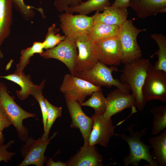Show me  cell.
Returning <instances> with one entry per match:
<instances>
[{"label":"cell","mask_w":166,"mask_h":166,"mask_svg":"<svg viewBox=\"0 0 166 166\" xmlns=\"http://www.w3.org/2000/svg\"><path fill=\"white\" fill-rule=\"evenodd\" d=\"M148 142L152 148V156L160 166H166V129L158 135L150 137Z\"/></svg>","instance_id":"22"},{"label":"cell","mask_w":166,"mask_h":166,"mask_svg":"<svg viewBox=\"0 0 166 166\" xmlns=\"http://www.w3.org/2000/svg\"><path fill=\"white\" fill-rule=\"evenodd\" d=\"M93 125L89 139V144L93 146L99 144L107 147L110 138L115 136V126L110 118L104 117L103 115L94 114L91 117Z\"/></svg>","instance_id":"13"},{"label":"cell","mask_w":166,"mask_h":166,"mask_svg":"<svg viewBox=\"0 0 166 166\" xmlns=\"http://www.w3.org/2000/svg\"><path fill=\"white\" fill-rule=\"evenodd\" d=\"M130 1V0H114L113 3L111 6L127 9L129 7Z\"/></svg>","instance_id":"35"},{"label":"cell","mask_w":166,"mask_h":166,"mask_svg":"<svg viewBox=\"0 0 166 166\" xmlns=\"http://www.w3.org/2000/svg\"><path fill=\"white\" fill-rule=\"evenodd\" d=\"M134 126V124L132 125L127 128L129 136L123 133L115 134V136L125 141L129 148L128 154L123 159L124 166H139L140 162L143 160L148 163L147 166H158L150 153L151 146L146 144L141 140L142 137L146 134L148 128H144L139 132L135 131Z\"/></svg>","instance_id":"2"},{"label":"cell","mask_w":166,"mask_h":166,"mask_svg":"<svg viewBox=\"0 0 166 166\" xmlns=\"http://www.w3.org/2000/svg\"><path fill=\"white\" fill-rule=\"evenodd\" d=\"M106 98L107 108L103 115L105 118H111L127 108H131L133 113L137 112L136 109V101L132 93H127L117 88L108 93Z\"/></svg>","instance_id":"14"},{"label":"cell","mask_w":166,"mask_h":166,"mask_svg":"<svg viewBox=\"0 0 166 166\" xmlns=\"http://www.w3.org/2000/svg\"><path fill=\"white\" fill-rule=\"evenodd\" d=\"M45 100L47 106V114L45 127L42 136L39 138L41 142H45L49 140V131L56 119L62 115V108L54 106L46 98Z\"/></svg>","instance_id":"25"},{"label":"cell","mask_w":166,"mask_h":166,"mask_svg":"<svg viewBox=\"0 0 166 166\" xmlns=\"http://www.w3.org/2000/svg\"><path fill=\"white\" fill-rule=\"evenodd\" d=\"M90 96L87 100L81 104V106L92 108L94 110L95 115H103L106 109L107 101L102 89L94 92Z\"/></svg>","instance_id":"26"},{"label":"cell","mask_w":166,"mask_h":166,"mask_svg":"<svg viewBox=\"0 0 166 166\" xmlns=\"http://www.w3.org/2000/svg\"><path fill=\"white\" fill-rule=\"evenodd\" d=\"M64 97L72 120L70 127L79 128L84 140L83 146L89 145V139L93 123L92 118L89 117L84 112L80 103Z\"/></svg>","instance_id":"12"},{"label":"cell","mask_w":166,"mask_h":166,"mask_svg":"<svg viewBox=\"0 0 166 166\" xmlns=\"http://www.w3.org/2000/svg\"><path fill=\"white\" fill-rule=\"evenodd\" d=\"M151 37L157 43L159 49L151 57L157 55L158 59L154 63L153 67L155 69L166 72V36L161 33H154Z\"/></svg>","instance_id":"24"},{"label":"cell","mask_w":166,"mask_h":166,"mask_svg":"<svg viewBox=\"0 0 166 166\" xmlns=\"http://www.w3.org/2000/svg\"><path fill=\"white\" fill-rule=\"evenodd\" d=\"M45 79H44L39 85H35L33 88L31 95L38 102L40 106L42 117V121L44 130L46 124L47 110L45 100L42 94V90L45 86Z\"/></svg>","instance_id":"29"},{"label":"cell","mask_w":166,"mask_h":166,"mask_svg":"<svg viewBox=\"0 0 166 166\" xmlns=\"http://www.w3.org/2000/svg\"><path fill=\"white\" fill-rule=\"evenodd\" d=\"M53 157L49 158L46 161L45 164L47 166H67L66 162H63L60 160L55 162L53 160Z\"/></svg>","instance_id":"36"},{"label":"cell","mask_w":166,"mask_h":166,"mask_svg":"<svg viewBox=\"0 0 166 166\" xmlns=\"http://www.w3.org/2000/svg\"><path fill=\"white\" fill-rule=\"evenodd\" d=\"M118 71L115 66L108 67L98 61L91 69L77 72L75 76L96 86L110 88L113 86L122 91L130 93L131 91L128 86L122 83L119 79H114L113 77L112 72Z\"/></svg>","instance_id":"4"},{"label":"cell","mask_w":166,"mask_h":166,"mask_svg":"<svg viewBox=\"0 0 166 166\" xmlns=\"http://www.w3.org/2000/svg\"><path fill=\"white\" fill-rule=\"evenodd\" d=\"M94 42L99 62L110 66L121 64V49L119 38Z\"/></svg>","instance_id":"15"},{"label":"cell","mask_w":166,"mask_h":166,"mask_svg":"<svg viewBox=\"0 0 166 166\" xmlns=\"http://www.w3.org/2000/svg\"><path fill=\"white\" fill-rule=\"evenodd\" d=\"M129 7L138 17L145 18L166 12V0H130Z\"/></svg>","instance_id":"17"},{"label":"cell","mask_w":166,"mask_h":166,"mask_svg":"<svg viewBox=\"0 0 166 166\" xmlns=\"http://www.w3.org/2000/svg\"><path fill=\"white\" fill-rule=\"evenodd\" d=\"M120 26L94 22L87 34L94 42L119 38Z\"/></svg>","instance_id":"20"},{"label":"cell","mask_w":166,"mask_h":166,"mask_svg":"<svg viewBox=\"0 0 166 166\" xmlns=\"http://www.w3.org/2000/svg\"><path fill=\"white\" fill-rule=\"evenodd\" d=\"M13 7L11 0H0V57L1 58L4 55L1 46L10 34Z\"/></svg>","instance_id":"19"},{"label":"cell","mask_w":166,"mask_h":166,"mask_svg":"<svg viewBox=\"0 0 166 166\" xmlns=\"http://www.w3.org/2000/svg\"><path fill=\"white\" fill-rule=\"evenodd\" d=\"M148 59L140 58L124 64L120 75L121 82L128 86L136 101V107L140 111L144 109L146 102L142 89L147 72L152 66Z\"/></svg>","instance_id":"1"},{"label":"cell","mask_w":166,"mask_h":166,"mask_svg":"<svg viewBox=\"0 0 166 166\" xmlns=\"http://www.w3.org/2000/svg\"><path fill=\"white\" fill-rule=\"evenodd\" d=\"M44 45L43 42H35L32 46L23 49L21 52L20 61L16 65V71L22 72L30 61V59L35 53L41 54L44 51Z\"/></svg>","instance_id":"27"},{"label":"cell","mask_w":166,"mask_h":166,"mask_svg":"<svg viewBox=\"0 0 166 166\" xmlns=\"http://www.w3.org/2000/svg\"><path fill=\"white\" fill-rule=\"evenodd\" d=\"M14 142V140H11L6 144H3L0 146V162H8L16 155L14 152L7 150Z\"/></svg>","instance_id":"32"},{"label":"cell","mask_w":166,"mask_h":166,"mask_svg":"<svg viewBox=\"0 0 166 166\" xmlns=\"http://www.w3.org/2000/svg\"><path fill=\"white\" fill-rule=\"evenodd\" d=\"M75 42L78 49L75 65L76 73L91 69L99 61L95 42L87 34L76 38Z\"/></svg>","instance_id":"11"},{"label":"cell","mask_w":166,"mask_h":166,"mask_svg":"<svg viewBox=\"0 0 166 166\" xmlns=\"http://www.w3.org/2000/svg\"><path fill=\"white\" fill-rule=\"evenodd\" d=\"M142 92L145 101L159 100L166 102V72L154 68L147 72Z\"/></svg>","instance_id":"8"},{"label":"cell","mask_w":166,"mask_h":166,"mask_svg":"<svg viewBox=\"0 0 166 166\" xmlns=\"http://www.w3.org/2000/svg\"><path fill=\"white\" fill-rule=\"evenodd\" d=\"M111 4L109 0H87L82 2L77 6L68 7L65 11L70 14L76 12L87 15L95 11H103L106 7L111 6Z\"/></svg>","instance_id":"23"},{"label":"cell","mask_w":166,"mask_h":166,"mask_svg":"<svg viewBox=\"0 0 166 166\" xmlns=\"http://www.w3.org/2000/svg\"><path fill=\"white\" fill-rule=\"evenodd\" d=\"M128 13L127 9L110 6L102 13L96 11L92 16L94 22L121 26L127 19Z\"/></svg>","instance_id":"18"},{"label":"cell","mask_w":166,"mask_h":166,"mask_svg":"<svg viewBox=\"0 0 166 166\" xmlns=\"http://www.w3.org/2000/svg\"><path fill=\"white\" fill-rule=\"evenodd\" d=\"M0 77L14 82L20 86L21 89L17 90L16 93L18 98L21 100L29 97L31 95L32 88L35 85L32 81L30 76L26 75L24 72H18L15 71L13 73L0 76Z\"/></svg>","instance_id":"21"},{"label":"cell","mask_w":166,"mask_h":166,"mask_svg":"<svg viewBox=\"0 0 166 166\" xmlns=\"http://www.w3.org/2000/svg\"><path fill=\"white\" fill-rule=\"evenodd\" d=\"M59 29L56 27V24H53L48 29L45 38L43 42L44 49H46L55 47L66 38L62 36L58 32Z\"/></svg>","instance_id":"30"},{"label":"cell","mask_w":166,"mask_h":166,"mask_svg":"<svg viewBox=\"0 0 166 166\" xmlns=\"http://www.w3.org/2000/svg\"><path fill=\"white\" fill-rule=\"evenodd\" d=\"M82 0H55L54 5L60 12L65 11L68 7H73L79 5Z\"/></svg>","instance_id":"33"},{"label":"cell","mask_w":166,"mask_h":166,"mask_svg":"<svg viewBox=\"0 0 166 166\" xmlns=\"http://www.w3.org/2000/svg\"><path fill=\"white\" fill-rule=\"evenodd\" d=\"M150 112L153 115L151 134L156 136L166 128V107H154L151 109Z\"/></svg>","instance_id":"28"},{"label":"cell","mask_w":166,"mask_h":166,"mask_svg":"<svg viewBox=\"0 0 166 166\" xmlns=\"http://www.w3.org/2000/svg\"><path fill=\"white\" fill-rule=\"evenodd\" d=\"M12 123L5 113L0 107V132L9 127Z\"/></svg>","instance_id":"34"},{"label":"cell","mask_w":166,"mask_h":166,"mask_svg":"<svg viewBox=\"0 0 166 166\" xmlns=\"http://www.w3.org/2000/svg\"><path fill=\"white\" fill-rule=\"evenodd\" d=\"M75 39L66 37L65 38L55 47L46 49L40 54L45 59L54 58L63 63L71 74L75 76V65L78 51Z\"/></svg>","instance_id":"6"},{"label":"cell","mask_w":166,"mask_h":166,"mask_svg":"<svg viewBox=\"0 0 166 166\" xmlns=\"http://www.w3.org/2000/svg\"><path fill=\"white\" fill-rule=\"evenodd\" d=\"M57 134L55 132L47 141L43 143L41 142L39 138L35 140L32 137H29L25 143L20 148L21 153L23 159L18 166H43L46 161V157L44 154L47 146Z\"/></svg>","instance_id":"10"},{"label":"cell","mask_w":166,"mask_h":166,"mask_svg":"<svg viewBox=\"0 0 166 166\" xmlns=\"http://www.w3.org/2000/svg\"><path fill=\"white\" fill-rule=\"evenodd\" d=\"M4 141V135L2 132H0V146L3 144Z\"/></svg>","instance_id":"37"},{"label":"cell","mask_w":166,"mask_h":166,"mask_svg":"<svg viewBox=\"0 0 166 166\" xmlns=\"http://www.w3.org/2000/svg\"><path fill=\"white\" fill-rule=\"evenodd\" d=\"M13 6L19 12L22 17L26 20L32 18L35 14L32 9H36L42 13V9L26 5L24 0H11Z\"/></svg>","instance_id":"31"},{"label":"cell","mask_w":166,"mask_h":166,"mask_svg":"<svg viewBox=\"0 0 166 166\" xmlns=\"http://www.w3.org/2000/svg\"><path fill=\"white\" fill-rule=\"evenodd\" d=\"M101 89L82 79L70 73H66L64 77L60 89L69 98L81 104L87 96H91L94 92Z\"/></svg>","instance_id":"7"},{"label":"cell","mask_w":166,"mask_h":166,"mask_svg":"<svg viewBox=\"0 0 166 166\" xmlns=\"http://www.w3.org/2000/svg\"><path fill=\"white\" fill-rule=\"evenodd\" d=\"M132 19H127L120 26L119 39L121 49V63L131 61L141 57L142 51L137 38L139 34L145 31L134 25Z\"/></svg>","instance_id":"5"},{"label":"cell","mask_w":166,"mask_h":166,"mask_svg":"<svg viewBox=\"0 0 166 166\" xmlns=\"http://www.w3.org/2000/svg\"><path fill=\"white\" fill-rule=\"evenodd\" d=\"M60 27L65 36L75 39L87 35L93 23V17L65 13L60 16Z\"/></svg>","instance_id":"9"},{"label":"cell","mask_w":166,"mask_h":166,"mask_svg":"<svg viewBox=\"0 0 166 166\" xmlns=\"http://www.w3.org/2000/svg\"><path fill=\"white\" fill-rule=\"evenodd\" d=\"M14 98L8 93L6 86L0 82V107L16 128L18 138L25 142L29 137V131L23 125V121L30 117H36V116L23 109L15 101Z\"/></svg>","instance_id":"3"},{"label":"cell","mask_w":166,"mask_h":166,"mask_svg":"<svg viewBox=\"0 0 166 166\" xmlns=\"http://www.w3.org/2000/svg\"><path fill=\"white\" fill-rule=\"evenodd\" d=\"M103 160L96 145L83 146L66 162L67 166H102Z\"/></svg>","instance_id":"16"}]
</instances>
